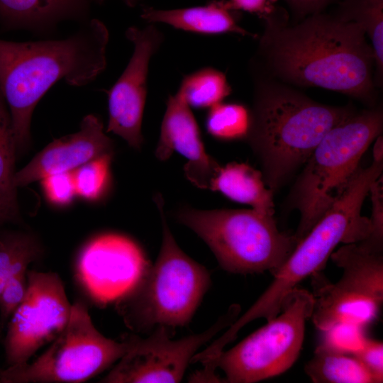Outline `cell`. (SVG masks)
Masks as SVG:
<instances>
[{"mask_svg": "<svg viewBox=\"0 0 383 383\" xmlns=\"http://www.w3.org/2000/svg\"><path fill=\"white\" fill-rule=\"evenodd\" d=\"M365 35L356 22L317 13L294 26L268 23L259 55L286 81L370 103L375 59Z\"/></svg>", "mask_w": 383, "mask_h": 383, "instance_id": "cell-1", "label": "cell"}, {"mask_svg": "<svg viewBox=\"0 0 383 383\" xmlns=\"http://www.w3.org/2000/svg\"><path fill=\"white\" fill-rule=\"evenodd\" d=\"M108 40V30L98 20L63 40H0V91L11 114L17 152L29 143L32 114L41 97L61 79L74 86L93 81L106 67Z\"/></svg>", "mask_w": 383, "mask_h": 383, "instance_id": "cell-2", "label": "cell"}, {"mask_svg": "<svg viewBox=\"0 0 383 383\" xmlns=\"http://www.w3.org/2000/svg\"><path fill=\"white\" fill-rule=\"evenodd\" d=\"M355 111L316 102L292 89L258 80L246 139L267 187L276 192L325 135Z\"/></svg>", "mask_w": 383, "mask_h": 383, "instance_id": "cell-3", "label": "cell"}, {"mask_svg": "<svg viewBox=\"0 0 383 383\" xmlns=\"http://www.w3.org/2000/svg\"><path fill=\"white\" fill-rule=\"evenodd\" d=\"M162 231L156 261L116 304L126 326L137 332L189 323L211 284L206 267L185 254L168 226L161 194L155 196Z\"/></svg>", "mask_w": 383, "mask_h": 383, "instance_id": "cell-4", "label": "cell"}, {"mask_svg": "<svg viewBox=\"0 0 383 383\" xmlns=\"http://www.w3.org/2000/svg\"><path fill=\"white\" fill-rule=\"evenodd\" d=\"M379 109L354 112L332 128L315 148L291 191V209L300 213L298 243L348 189L360 160L382 131Z\"/></svg>", "mask_w": 383, "mask_h": 383, "instance_id": "cell-5", "label": "cell"}, {"mask_svg": "<svg viewBox=\"0 0 383 383\" xmlns=\"http://www.w3.org/2000/svg\"><path fill=\"white\" fill-rule=\"evenodd\" d=\"M177 220L209 247L221 267L234 274L273 276L294 250V235L279 230L274 216L254 209H181Z\"/></svg>", "mask_w": 383, "mask_h": 383, "instance_id": "cell-6", "label": "cell"}, {"mask_svg": "<svg viewBox=\"0 0 383 383\" xmlns=\"http://www.w3.org/2000/svg\"><path fill=\"white\" fill-rule=\"evenodd\" d=\"M313 296L295 287L284 298L280 312L236 345L224 350L204 370L192 375V382L255 383L288 370L296 361L304 343L306 321L311 318Z\"/></svg>", "mask_w": 383, "mask_h": 383, "instance_id": "cell-7", "label": "cell"}, {"mask_svg": "<svg viewBox=\"0 0 383 383\" xmlns=\"http://www.w3.org/2000/svg\"><path fill=\"white\" fill-rule=\"evenodd\" d=\"M128 337L118 342L94 326L87 305L72 304L68 323L49 347L31 362L2 370L1 383H80L100 374L126 353Z\"/></svg>", "mask_w": 383, "mask_h": 383, "instance_id": "cell-8", "label": "cell"}, {"mask_svg": "<svg viewBox=\"0 0 383 383\" xmlns=\"http://www.w3.org/2000/svg\"><path fill=\"white\" fill-rule=\"evenodd\" d=\"M241 308L231 305L204 332L172 340L167 328L159 326L145 338L128 336L130 346L100 382H179L198 350L238 318Z\"/></svg>", "mask_w": 383, "mask_h": 383, "instance_id": "cell-9", "label": "cell"}, {"mask_svg": "<svg viewBox=\"0 0 383 383\" xmlns=\"http://www.w3.org/2000/svg\"><path fill=\"white\" fill-rule=\"evenodd\" d=\"M26 296L6 325L7 367L28 362L67 326L72 310L63 282L53 272L27 271Z\"/></svg>", "mask_w": 383, "mask_h": 383, "instance_id": "cell-10", "label": "cell"}, {"mask_svg": "<svg viewBox=\"0 0 383 383\" xmlns=\"http://www.w3.org/2000/svg\"><path fill=\"white\" fill-rule=\"evenodd\" d=\"M150 265L143 250L132 239L105 233L84 246L75 272L89 297L99 305H106L131 292Z\"/></svg>", "mask_w": 383, "mask_h": 383, "instance_id": "cell-11", "label": "cell"}, {"mask_svg": "<svg viewBox=\"0 0 383 383\" xmlns=\"http://www.w3.org/2000/svg\"><path fill=\"white\" fill-rule=\"evenodd\" d=\"M127 38L133 44L130 61L109 93L107 132H112L132 148L143 143L142 119L147 96L149 63L163 41V34L153 25L129 28Z\"/></svg>", "mask_w": 383, "mask_h": 383, "instance_id": "cell-12", "label": "cell"}, {"mask_svg": "<svg viewBox=\"0 0 383 383\" xmlns=\"http://www.w3.org/2000/svg\"><path fill=\"white\" fill-rule=\"evenodd\" d=\"M174 152L187 159V178L196 187L211 190L221 166L206 152L190 106L179 91L168 98L155 154L165 161Z\"/></svg>", "mask_w": 383, "mask_h": 383, "instance_id": "cell-13", "label": "cell"}, {"mask_svg": "<svg viewBox=\"0 0 383 383\" xmlns=\"http://www.w3.org/2000/svg\"><path fill=\"white\" fill-rule=\"evenodd\" d=\"M112 152V141L105 134L101 121L94 115H88L83 118L79 131L53 140L16 172L14 184L21 187L51 174L71 172Z\"/></svg>", "mask_w": 383, "mask_h": 383, "instance_id": "cell-14", "label": "cell"}, {"mask_svg": "<svg viewBox=\"0 0 383 383\" xmlns=\"http://www.w3.org/2000/svg\"><path fill=\"white\" fill-rule=\"evenodd\" d=\"M311 277L314 299L311 318L318 330L326 332L340 325L363 328L376 318L382 304L341 289L321 272Z\"/></svg>", "mask_w": 383, "mask_h": 383, "instance_id": "cell-15", "label": "cell"}, {"mask_svg": "<svg viewBox=\"0 0 383 383\" xmlns=\"http://www.w3.org/2000/svg\"><path fill=\"white\" fill-rule=\"evenodd\" d=\"M343 270L336 284L351 293L383 301V251L368 248L361 241L346 243L330 256Z\"/></svg>", "mask_w": 383, "mask_h": 383, "instance_id": "cell-16", "label": "cell"}, {"mask_svg": "<svg viewBox=\"0 0 383 383\" xmlns=\"http://www.w3.org/2000/svg\"><path fill=\"white\" fill-rule=\"evenodd\" d=\"M141 18L148 23H162L186 31L202 34L234 33L255 36L240 27L225 5L224 1H213L202 6L177 9L145 7Z\"/></svg>", "mask_w": 383, "mask_h": 383, "instance_id": "cell-17", "label": "cell"}, {"mask_svg": "<svg viewBox=\"0 0 383 383\" xmlns=\"http://www.w3.org/2000/svg\"><path fill=\"white\" fill-rule=\"evenodd\" d=\"M88 0H0V21L7 29H47L80 16Z\"/></svg>", "mask_w": 383, "mask_h": 383, "instance_id": "cell-18", "label": "cell"}, {"mask_svg": "<svg viewBox=\"0 0 383 383\" xmlns=\"http://www.w3.org/2000/svg\"><path fill=\"white\" fill-rule=\"evenodd\" d=\"M211 190L250 205L260 213L274 216V192L265 184L262 172L245 163L230 162L221 167Z\"/></svg>", "mask_w": 383, "mask_h": 383, "instance_id": "cell-19", "label": "cell"}, {"mask_svg": "<svg viewBox=\"0 0 383 383\" xmlns=\"http://www.w3.org/2000/svg\"><path fill=\"white\" fill-rule=\"evenodd\" d=\"M304 371L313 383H375L353 353L326 340L316 347Z\"/></svg>", "mask_w": 383, "mask_h": 383, "instance_id": "cell-20", "label": "cell"}, {"mask_svg": "<svg viewBox=\"0 0 383 383\" xmlns=\"http://www.w3.org/2000/svg\"><path fill=\"white\" fill-rule=\"evenodd\" d=\"M16 152L11 114L0 91V225L20 220L14 184Z\"/></svg>", "mask_w": 383, "mask_h": 383, "instance_id": "cell-21", "label": "cell"}, {"mask_svg": "<svg viewBox=\"0 0 383 383\" xmlns=\"http://www.w3.org/2000/svg\"><path fill=\"white\" fill-rule=\"evenodd\" d=\"M341 18L358 23L372 41L378 77L383 70V0H345L340 4Z\"/></svg>", "mask_w": 383, "mask_h": 383, "instance_id": "cell-22", "label": "cell"}, {"mask_svg": "<svg viewBox=\"0 0 383 383\" xmlns=\"http://www.w3.org/2000/svg\"><path fill=\"white\" fill-rule=\"evenodd\" d=\"M37 239L30 233L8 231L0 234V292L13 276L27 271L41 254Z\"/></svg>", "mask_w": 383, "mask_h": 383, "instance_id": "cell-23", "label": "cell"}, {"mask_svg": "<svg viewBox=\"0 0 383 383\" xmlns=\"http://www.w3.org/2000/svg\"><path fill=\"white\" fill-rule=\"evenodd\" d=\"M178 91L190 107L211 108L228 96L231 87L223 73L206 67L186 76Z\"/></svg>", "mask_w": 383, "mask_h": 383, "instance_id": "cell-24", "label": "cell"}, {"mask_svg": "<svg viewBox=\"0 0 383 383\" xmlns=\"http://www.w3.org/2000/svg\"><path fill=\"white\" fill-rule=\"evenodd\" d=\"M251 113L243 105L220 102L212 107L206 118V128L213 137L232 140L246 138Z\"/></svg>", "mask_w": 383, "mask_h": 383, "instance_id": "cell-25", "label": "cell"}, {"mask_svg": "<svg viewBox=\"0 0 383 383\" xmlns=\"http://www.w3.org/2000/svg\"><path fill=\"white\" fill-rule=\"evenodd\" d=\"M112 153L96 157L72 171L76 194L96 200L105 192L110 176Z\"/></svg>", "mask_w": 383, "mask_h": 383, "instance_id": "cell-26", "label": "cell"}, {"mask_svg": "<svg viewBox=\"0 0 383 383\" xmlns=\"http://www.w3.org/2000/svg\"><path fill=\"white\" fill-rule=\"evenodd\" d=\"M27 271L11 277L0 292V337L12 314L26 296Z\"/></svg>", "mask_w": 383, "mask_h": 383, "instance_id": "cell-27", "label": "cell"}, {"mask_svg": "<svg viewBox=\"0 0 383 383\" xmlns=\"http://www.w3.org/2000/svg\"><path fill=\"white\" fill-rule=\"evenodd\" d=\"M372 214L370 219V232L367 238L361 240L368 248L383 251V181L382 175L370 187Z\"/></svg>", "mask_w": 383, "mask_h": 383, "instance_id": "cell-28", "label": "cell"}, {"mask_svg": "<svg viewBox=\"0 0 383 383\" xmlns=\"http://www.w3.org/2000/svg\"><path fill=\"white\" fill-rule=\"evenodd\" d=\"M41 182L46 197L55 205H67L76 195L72 171L47 176Z\"/></svg>", "mask_w": 383, "mask_h": 383, "instance_id": "cell-29", "label": "cell"}, {"mask_svg": "<svg viewBox=\"0 0 383 383\" xmlns=\"http://www.w3.org/2000/svg\"><path fill=\"white\" fill-rule=\"evenodd\" d=\"M353 354L372 375L375 383L383 382V343L382 341L365 337L359 348Z\"/></svg>", "mask_w": 383, "mask_h": 383, "instance_id": "cell-30", "label": "cell"}, {"mask_svg": "<svg viewBox=\"0 0 383 383\" xmlns=\"http://www.w3.org/2000/svg\"><path fill=\"white\" fill-rule=\"evenodd\" d=\"M229 10H243L267 18L272 11L269 0H227L224 1Z\"/></svg>", "mask_w": 383, "mask_h": 383, "instance_id": "cell-31", "label": "cell"}, {"mask_svg": "<svg viewBox=\"0 0 383 383\" xmlns=\"http://www.w3.org/2000/svg\"><path fill=\"white\" fill-rule=\"evenodd\" d=\"M301 14L317 13L332 0H287Z\"/></svg>", "mask_w": 383, "mask_h": 383, "instance_id": "cell-32", "label": "cell"}, {"mask_svg": "<svg viewBox=\"0 0 383 383\" xmlns=\"http://www.w3.org/2000/svg\"><path fill=\"white\" fill-rule=\"evenodd\" d=\"M373 160H383V141L382 137L379 135L373 148Z\"/></svg>", "mask_w": 383, "mask_h": 383, "instance_id": "cell-33", "label": "cell"}, {"mask_svg": "<svg viewBox=\"0 0 383 383\" xmlns=\"http://www.w3.org/2000/svg\"><path fill=\"white\" fill-rule=\"evenodd\" d=\"M126 2L130 6H135L139 3L141 0H125Z\"/></svg>", "mask_w": 383, "mask_h": 383, "instance_id": "cell-34", "label": "cell"}, {"mask_svg": "<svg viewBox=\"0 0 383 383\" xmlns=\"http://www.w3.org/2000/svg\"><path fill=\"white\" fill-rule=\"evenodd\" d=\"M1 371H2V370L0 369V382H1Z\"/></svg>", "mask_w": 383, "mask_h": 383, "instance_id": "cell-35", "label": "cell"}, {"mask_svg": "<svg viewBox=\"0 0 383 383\" xmlns=\"http://www.w3.org/2000/svg\"><path fill=\"white\" fill-rule=\"evenodd\" d=\"M98 1H103V0H98Z\"/></svg>", "mask_w": 383, "mask_h": 383, "instance_id": "cell-36", "label": "cell"}]
</instances>
